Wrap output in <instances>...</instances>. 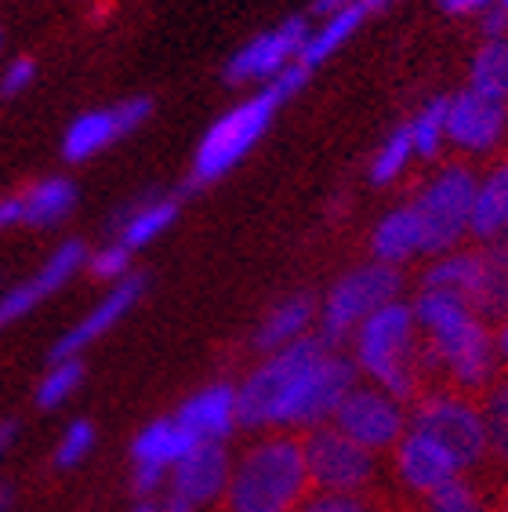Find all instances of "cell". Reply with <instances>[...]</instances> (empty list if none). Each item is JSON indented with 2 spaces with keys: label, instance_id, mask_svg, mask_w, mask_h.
I'll list each match as a JSON object with an SVG mask.
<instances>
[{
  "label": "cell",
  "instance_id": "6da1fadb",
  "mask_svg": "<svg viewBox=\"0 0 508 512\" xmlns=\"http://www.w3.org/2000/svg\"><path fill=\"white\" fill-rule=\"evenodd\" d=\"M411 309L425 345V364L440 371L450 389L469 396L487 393L490 382L501 375L494 327L479 320L476 309L458 291L443 287H421Z\"/></svg>",
  "mask_w": 508,
  "mask_h": 512
},
{
  "label": "cell",
  "instance_id": "7a4b0ae2",
  "mask_svg": "<svg viewBox=\"0 0 508 512\" xmlns=\"http://www.w3.org/2000/svg\"><path fill=\"white\" fill-rule=\"evenodd\" d=\"M309 494L313 483L302 440L291 433H269L233 458L222 512H298Z\"/></svg>",
  "mask_w": 508,
  "mask_h": 512
},
{
  "label": "cell",
  "instance_id": "3957f363",
  "mask_svg": "<svg viewBox=\"0 0 508 512\" xmlns=\"http://www.w3.org/2000/svg\"><path fill=\"white\" fill-rule=\"evenodd\" d=\"M352 364L371 385L392 393L403 404H414V396L425 389V345H421L414 309L396 298L389 306L371 313L352 331Z\"/></svg>",
  "mask_w": 508,
  "mask_h": 512
},
{
  "label": "cell",
  "instance_id": "277c9868",
  "mask_svg": "<svg viewBox=\"0 0 508 512\" xmlns=\"http://www.w3.org/2000/svg\"><path fill=\"white\" fill-rule=\"evenodd\" d=\"M421 287H443V291H458L479 320L490 327L501 324L508 316V244H479L472 251H447L436 255L421 276Z\"/></svg>",
  "mask_w": 508,
  "mask_h": 512
},
{
  "label": "cell",
  "instance_id": "5b68a950",
  "mask_svg": "<svg viewBox=\"0 0 508 512\" xmlns=\"http://www.w3.org/2000/svg\"><path fill=\"white\" fill-rule=\"evenodd\" d=\"M411 429L432 436L443 451L458 462L461 473H472L490 458L487 451V422L476 396L461 389H421L411 407Z\"/></svg>",
  "mask_w": 508,
  "mask_h": 512
},
{
  "label": "cell",
  "instance_id": "8992f818",
  "mask_svg": "<svg viewBox=\"0 0 508 512\" xmlns=\"http://www.w3.org/2000/svg\"><path fill=\"white\" fill-rule=\"evenodd\" d=\"M356 364L342 356L334 345H323L320 353L302 364L287 382L280 404H276L273 429H316L327 425L338 411L349 389L356 385Z\"/></svg>",
  "mask_w": 508,
  "mask_h": 512
},
{
  "label": "cell",
  "instance_id": "52a82bcc",
  "mask_svg": "<svg viewBox=\"0 0 508 512\" xmlns=\"http://www.w3.org/2000/svg\"><path fill=\"white\" fill-rule=\"evenodd\" d=\"M280 106H284V99L273 88H262L254 91L251 99L229 109V113H222L204 131V138H200V146L193 153V186H207V182H218V178L229 175L262 142V135L269 131Z\"/></svg>",
  "mask_w": 508,
  "mask_h": 512
},
{
  "label": "cell",
  "instance_id": "ba28073f",
  "mask_svg": "<svg viewBox=\"0 0 508 512\" xmlns=\"http://www.w3.org/2000/svg\"><path fill=\"white\" fill-rule=\"evenodd\" d=\"M479 175L469 164H447L418 189L411 200L414 215L421 222V240H425V255H447L472 229V200H476Z\"/></svg>",
  "mask_w": 508,
  "mask_h": 512
},
{
  "label": "cell",
  "instance_id": "9c48e42d",
  "mask_svg": "<svg viewBox=\"0 0 508 512\" xmlns=\"http://www.w3.org/2000/svg\"><path fill=\"white\" fill-rule=\"evenodd\" d=\"M403 291V276L396 266L385 262H363L334 280V287L320 302V335L331 345L352 338V331L378 313L381 306L396 302Z\"/></svg>",
  "mask_w": 508,
  "mask_h": 512
},
{
  "label": "cell",
  "instance_id": "30bf717a",
  "mask_svg": "<svg viewBox=\"0 0 508 512\" xmlns=\"http://www.w3.org/2000/svg\"><path fill=\"white\" fill-rule=\"evenodd\" d=\"M302 451L313 491L363 494L374 483V476H378V454L360 447L356 440H349L331 422L305 429Z\"/></svg>",
  "mask_w": 508,
  "mask_h": 512
},
{
  "label": "cell",
  "instance_id": "8fae6325",
  "mask_svg": "<svg viewBox=\"0 0 508 512\" xmlns=\"http://www.w3.org/2000/svg\"><path fill=\"white\" fill-rule=\"evenodd\" d=\"M331 425L342 429V433L349 436V440H356L360 447L381 454L400 444V436L407 433V425H411V411H407L403 400H396V396L378 389V385L356 382L349 389V396L338 404Z\"/></svg>",
  "mask_w": 508,
  "mask_h": 512
},
{
  "label": "cell",
  "instance_id": "7c38bea8",
  "mask_svg": "<svg viewBox=\"0 0 508 512\" xmlns=\"http://www.w3.org/2000/svg\"><path fill=\"white\" fill-rule=\"evenodd\" d=\"M508 138V102L465 88L447 99V146L465 157H490Z\"/></svg>",
  "mask_w": 508,
  "mask_h": 512
},
{
  "label": "cell",
  "instance_id": "4fadbf2b",
  "mask_svg": "<svg viewBox=\"0 0 508 512\" xmlns=\"http://www.w3.org/2000/svg\"><path fill=\"white\" fill-rule=\"evenodd\" d=\"M305 40H309L305 19L280 22L273 30H265L254 40H247L244 48L225 62V80H229V84H269V80L280 77L291 62H298Z\"/></svg>",
  "mask_w": 508,
  "mask_h": 512
},
{
  "label": "cell",
  "instance_id": "5bb4252c",
  "mask_svg": "<svg viewBox=\"0 0 508 512\" xmlns=\"http://www.w3.org/2000/svg\"><path fill=\"white\" fill-rule=\"evenodd\" d=\"M153 113V102L149 99H127L117 106H102L80 113L73 124L66 128L62 138V157L69 164H84V160L106 153L109 146H117L120 138H127L131 131H138Z\"/></svg>",
  "mask_w": 508,
  "mask_h": 512
},
{
  "label": "cell",
  "instance_id": "9a60e30c",
  "mask_svg": "<svg viewBox=\"0 0 508 512\" xmlns=\"http://www.w3.org/2000/svg\"><path fill=\"white\" fill-rule=\"evenodd\" d=\"M229 473H233V454L225 444H204L196 440L167 473V494L182 498L193 505L196 512L222 505L225 487H229Z\"/></svg>",
  "mask_w": 508,
  "mask_h": 512
},
{
  "label": "cell",
  "instance_id": "2e32d148",
  "mask_svg": "<svg viewBox=\"0 0 508 512\" xmlns=\"http://www.w3.org/2000/svg\"><path fill=\"white\" fill-rule=\"evenodd\" d=\"M193 444L196 440L182 429V422H178L175 414L149 422L146 429L135 436V444H131V458H135V462H131V487H135V494L153 498L157 491H164L171 465H175Z\"/></svg>",
  "mask_w": 508,
  "mask_h": 512
},
{
  "label": "cell",
  "instance_id": "e0dca14e",
  "mask_svg": "<svg viewBox=\"0 0 508 512\" xmlns=\"http://www.w3.org/2000/svg\"><path fill=\"white\" fill-rule=\"evenodd\" d=\"M88 255L91 251L80 244V240H66V244L55 247L48 255V262H44L30 280H22V284L8 287V291L0 295V327L19 324L22 316H30L40 302H48L59 287H66L80 269L88 266Z\"/></svg>",
  "mask_w": 508,
  "mask_h": 512
},
{
  "label": "cell",
  "instance_id": "ac0fdd59",
  "mask_svg": "<svg viewBox=\"0 0 508 512\" xmlns=\"http://www.w3.org/2000/svg\"><path fill=\"white\" fill-rule=\"evenodd\" d=\"M146 295V276L142 273H131L127 280L113 284L106 291V298L98 302V306L88 309V316H80L77 324L69 327L66 335L59 338V345L51 349V360H69V356H80L88 345H95L102 335H109L113 327L124 320L131 309L138 306V298Z\"/></svg>",
  "mask_w": 508,
  "mask_h": 512
},
{
  "label": "cell",
  "instance_id": "d6986e66",
  "mask_svg": "<svg viewBox=\"0 0 508 512\" xmlns=\"http://www.w3.org/2000/svg\"><path fill=\"white\" fill-rule=\"evenodd\" d=\"M389 454H392V473H396L400 487L418 494V498L432 494L440 483H447L450 476L461 473L458 462H454L432 436L418 433L411 425H407V433L400 436V444L392 447Z\"/></svg>",
  "mask_w": 508,
  "mask_h": 512
},
{
  "label": "cell",
  "instance_id": "ffe728a7",
  "mask_svg": "<svg viewBox=\"0 0 508 512\" xmlns=\"http://www.w3.org/2000/svg\"><path fill=\"white\" fill-rule=\"evenodd\" d=\"M182 429L204 444H225L240 429V407H236V385H207L193 393L175 414Z\"/></svg>",
  "mask_w": 508,
  "mask_h": 512
},
{
  "label": "cell",
  "instance_id": "44dd1931",
  "mask_svg": "<svg viewBox=\"0 0 508 512\" xmlns=\"http://www.w3.org/2000/svg\"><path fill=\"white\" fill-rule=\"evenodd\" d=\"M320 324V302L313 295H287L284 302H276L265 320L258 324L254 331V349L258 353H276V349H284V345H294L309 338V331Z\"/></svg>",
  "mask_w": 508,
  "mask_h": 512
},
{
  "label": "cell",
  "instance_id": "7402d4cb",
  "mask_svg": "<svg viewBox=\"0 0 508 512\" xmlns=\"http://www.w3.org/2000/svg\"><path fill=\"white\" fill-rule=\"evenodd\" d=\"M371 255L374 262L400 269L403 262L425 255V240H421V222L414 215L411 204L392 207L389 215H381V222L371 233Z\"/></svg>",
  "mask_w": 508,
  "mask_h": 512
},
{
  "label": "cell",
  "instance_id": "603a6c76",
  "mask_svg": "<svg viewBox=\"0 0 508 512\" xmlns=\"http://www.w3.org/2000/svg\"><path fill=\"white\" fill-rule=\"evenodd\" d=\"M508 226V157L498 160L487 175L479 178L476 200H472V229L469 237L479 244H494L505 237Z\"/></svg>",
  "mask_w": 508,
  "mask_h": 512
},
{
  "label": "cell",
  "instance_id": "cb8c5ba5",
  "mask_svg": "<svg viewBox=\"0 0 508 512\" xmlns=\"http://www.w3.org/2000/svg\"><path fill=\"white\" fill-rule=\"evenodd\" d=\"M178 218V197H149L135 200L131 207H124L117 215V240L131 251L153 244L157 237H164L167 229L175 226Z\"/></svg>",
  "mask_w": 508,
  "mask_h": 512
},
{
  "label": "cell",
  "instance_id": "d4e9b609",
  "mask_svg": "<svg viewBox=\"0 0 508 512\" xmlns=\"http://www.w3.org/2000/svg\"><path fill=\"white\" fill-rule=\"evenodd\" d=\"M19 200H22V226L48 229V226H59L62 218L77 207V186L62 175H51L33 182L26 193H19Z\"/></svg>",
  "mask_w": 508,
  "mask_h": 512
},
{
  "label": "cell",
  "instance_id": "484cf974",
  "mask_svg": "<svg viewBox=\"0 0 508 512\" xmlns=\"http://www.w3.org/2000/svg\"><path fill=\"white\" fill-rule=\"evenodd\" d=\"M367 15H371V11L363 8V4H352V8H342V11H334V15H327L316 30H309V40H305L298 62H302L305 69L323 66L334 51H342V44H349V40L356 37V30L363 26Z\"/></svg>",
  "mask_w": 508,
  "mask_h": 512
},
{
  "label": "cell",
  "instance_id": "4316f807",
  "mask_svg": "<svg viewBox=\"0 0 508 512\" xmlns=\"http://www.w3.org/2000/svg\"><path fill=\"white\" fill-rule=\"evenodd\" d=\"M469 88L508 102V37L483 40L469 62Z\"/></svg>",
  "mask_w": 508,
  "mask_h": 512
},
{
  "label": "cell",
  "instance_id": "83f0119b",
  "mask_svg": "<svg viewBox=\"0 0 508 512\" xmlns=\"http://www.w3.org/2000/svg\"><path fill=\"white\" fill-rule=\"evenodd\" d=\"M483 422H487V451L490 462H498L508 473V371L490 382V389L479 400Z\"/></svg>",
  "mask_w": 508,
  "mask_h": 512
},
{
  "label": "cell",
  "instance_id": "f1b7e54d",
  "mask_svg": "<svg viewBox=\"0 0 508 512\" xmlns=\"http://www.w3.org/2000/svg\"><path fill=\"white\" fill-rule=\"evenodd\" d=\"M421 512H490V505L479 483L469 473H458L421 498Z\"/></svg>",
  "mask_w": 508,
  "mask_h": 512
},
{
  "label": "cell",
  "instance_id": "f546056e",
  "mask_svg": "<svg viewBox=\"0 0 508 512\" xmlns=\"http://www.w3.org/2000/svg\"><path fill=\"white\" fill-rule=\"evenodd\" d=\"M414 142V157L432 160L440 157V149L447 146V99H432L414 113V120L407 124Z\"/></svg>",
  "mask_w": 508,
  "mask_h": 512
},
{
  "label": "cell",
  "instance_id": "4dcf8cb0",
  "mask_svg": "<svg viewBox=\"0 0 508 512\" xmlns=\"http://www.w3.org/2000/svg\"><path fill=\"white\" fill-rule=\"evenodd\" d=\"M411 160H418V157H414L411 131L403 124V128L392 131L378 146V153H374L371 171H367V175H371V186H392V182H400L403 171L411 168Z\"/></svg>",
  "mask_w": 508,
  "mask_h": 512
},
{
  "label": "cell",
  "instance_id": "1f68e13d",
  "mask_svg": "<svg viewBox=\"0 0 508 512\" xmlns=\"http://www.w3.org/2000/svg\"><path fill=\"white\" fill-rule=\"evenodd\" d=\"M80 385H84V364H80V356H69V360H51L48 375L40 378L37 385V404L44 411L51 407H62L69 396L77 393Z\"/></svg>",
  "mask_w": 508,
  "mask_h": 512
},
{
  "label": "cell",
  "instance_id": "d6a6232c",
  "mask_svg": "<svg viewBox=\"0 0 508 512\" xmlns=\"http://www.w3.org/2000/svg\"><path fill=\"white\" fill-rule=\"evenodd\" d=\"M91 451H95V425H91L88 418H77V422L62 433L59 447H55V465H59V469H77Z\"/></svg>",
  "mask_w": 508,
  "mask_h": 512
},
{
  "label": "cell",
  "instance_id": "836d02e7",
  "mask_svg": "<svg viewBox=\"0 0 508 512\" xmlns=\"http://www.w3.org/2000/svg\"><path fill=\"white\" fill-rule=\"evenodd\" d=\"M88 273L109 287L127 280L131 276V247H124L120 240L109 247H98L95 255H88Z\"/></svg>",
  "mask_w": 508,
  "mask_h": 512
},
{
  "label": "cell",
  "instance_id": "e575fe53",
  "mask_svg": "<svg viewBox=\"0 0 508 512\" xmlns=\"http://www.w3.org/2000/svg\"><path fill=\"white\" fill-rule=\"evenodd\" d=\"M298 512H385L371 494H334V491H313L302 502Z\"/></svg>",
  "mask_w": 508,
  "mask_h": 512
},
{
  "label": "cell",
  "instance_id": "d590c367",
  "mask_svg": "<svg viewBox=\"0 0 508 512\" xmlns=\"http://www.w3.org/2000/svg\"><path fill=\"white\" fill-rule=\"evenodd\" d=\"M33 80H37V62L15 59L4 69V77H0V95H4V99H15V95H22V91L30 88Z\"/></svg>",
  "mask_w": 508,
  "mask_h": 512
},
{
  "label": "cell",
  "instance_id": "8d00e7d4",
  "mask_svg": "<svg viewBox=\"0 0 508 512\" xmlns=\"http://www.w3.org/2000/svg\"><path fill=\"white\" fill-rule=\"evenodd\" d=\"M494 37H508V11L501 4H490L483 11V40H494Z\"/></svg>",
  "mask_w": 508,
  "mask_h": 512
},
{
  "label": "cell",
  "instance_id": "74e56055",
  "mask_svg": "<svg viewBox=\"0 0 508 512\" xmlns=\"http://www.w3.org/2000/svg\"><path fill=\"white\" fill-rule=\"evenodd\" d=\"M443 11L450 15H483L490 4H498V0H440Z\"/></svg>",
  "mask_w": 508,
  "mask_h": 512
},
{
  "label": "cell",
  "instance_id": "f35d334b",
  "mask_svg": "<svg viewBox=\"0 0 508 512\" xmlns=\"http://www.w3.org/2000/svg\"><path fill=\"white\" fill-rule=\"evenodd\" d=\"M22 222V200L19 197H0V233Z\"/></svg>",
  "mask_w": 508,
  "mask_h": 512
},
{
  "label": "cell",
  "instance_id": "ab89813d",
  "mask_svg": "<svg viewBox=\"0 0 508 512\" xmlns=\"http://www.w3.org/2000/svg\"><path fill=\"white\" fill-rule=\"evenodd\" d=\"M494 349H498L501 371H508V316L501 320V324H494Z\"/></svg>",
  "mask_w": 508,
  "mask_h": 512
},
{
  "label": "cell",
  "instance_id": "60d3db41",
  "mask_svg": "<svg viewBox=\"0 0 508 512\" xmlns=\"http://www.w3.org/2000/svg\"><path fill=\"white\" fill-rule=\"evenodd\" d=\"M352 4H363V0H316L313 11L320 15V19H327V15H334V11H342V8H352Z\"/></svg>",
  "mask_w": 508,
  "mask_h": 512
},
{
  "label": "cell",
  "instance_id": "b9f144b4",
  "mask_svg": "<svg viewBox=\"0 0 508 512\" xmlns=\"http://www.w3.org/2000/svg\"><path fill=\"white\" fill-rule=\"evenodd\" d=\"M160 512H196V509L182 502V498H175V494H164V505H160Z\"/></svg>",
  "mask_w": 508,
  "mask_h": 512
},
{
  "label": "cell",
  "instance_id": "7bdbcfd3",
  "mask_svg": "<svg viewBox=\"0 0 508 512\" xmlns=\"http://www.w3.org/2000/svg\"><path fill=\"white\" fill-rule=\"evenodd\" d=\"M11 505H15V491L8 483H0V512H11Z\"/></svg>",
  "mask_w": 508,
  "mask_h": 512
},
{
  "label": "cell",
  "instance_id": "ee69618b",
  "mask_svg": "<svg viewBox=\"0 0 508 512\" xmlns=\"http://www.w3.org/2000/svg\"><path fill=\"white\" fill-rule=\"evenodd\" d=\"M11 436H15V425L4 422V425H0V454H4V447L11 444Z\"/></svg>",
  "mask_w": 508,
  "mask_h": 512
},
{
  "label": "cell",
  "instance_id": "f6af8a7d",
  "mask_svg": "<svg viewBox=\"0 0 508 512\" xmlns=\"http://www.w3.org/2000/svg\"><path fill=\"white\" fill-rule=\"evenodd\" d=\"M385 4H392V0H363V8L367 11H378V8H385Z\"/></svg>",
  "mask_w": 508,
  "mask_h": 512
},
{
  "label": "cell",
  "instance_id": "bcb514c9",
  "mask_svg": "<svg viewBox=\"0 0 508 512\" xmlns=\"http://www.w3.org/2000/svg\"><path fill=\"white\" fill-rule=\"evenodd\" d=\"M131 512H160L157 505H138V509H131Z\"/></svg>",
  "mask_w": 508,
  "mask_h": 512
},
{
  "label": "cell",
  "instance_id": "7dc6e473",
  "mask_svg": "<svg viewBox=\"0 0 508 512\" xmlns=\"http://www.w3.org/2000/svg\"><path fill=\"white\" fill-rule=\"evenodd\" d=\"M498 4H501V8H505V11H508V0H498Z\"/></svg>",
  "mask_w": 508,
  "mask_h": 512
},
{
  "label": "cell",
  "instance_id": "c3c4849f",
  "mask_svg": "<svg viewBox=\"0 0 508 512\" xmlns=\"http://www.w3.org/2000/svg\"><path fill=\"white\" fill-rule=\"evenodd\" d=\"M501 240H505V244H508V226H505V237H501Z\"/></svg>",
  "mask_w": 508,
  "mask_h": 512
},
{
  "label": "cell",
  "instance_id": "681fc988",
  "mask_svg": "<svg viewBox=\"0 0 508 512\" xmlns=\"http://www.w3.org/2000/svg\"><path fill=\"white\" fill-rule=\"evenodd\" d=\"M0 48H4V33H0Z\"/></svg>",
  "mask_w": 508,
  "mask_h": 512
}]
</instances>
